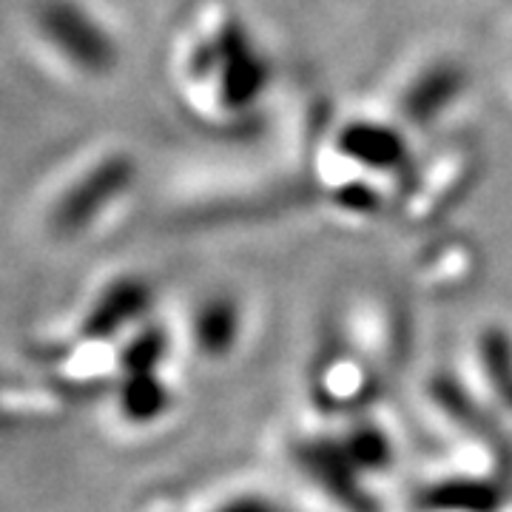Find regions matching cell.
Returning a JSON list of instances; mask_svg holds the SVG:
<instances>
[{"label": "cell", "mask_w": 512, "mask_h": 512, "mask_svg": "<svg viewBox=\"0 0 512 512\" xmlns=\"http://www.w3.org/2000/svg\"><path fill=\"white\" fill-rule=\"evenodd\" d=\"M134 183L131 157L111 154L94 163L80 180H74L52 208V228L60 237H74L86 231L111 202L126 194Z\"/></svg>", "instance_id": "2"}, {"label": "cell", "mask_w": 512, "mask_h": 512, "mask_svg": "<svg viewBox=\"0 0 512 512\" xmlns=\"http://www.w3.org/2000/svg\"><path fill=\"white\" fill-rule=\"evenodd\" d=\"M342 148L350 157H359L362 163L376 168H393L404 157V143L399 140V134L384 126H350L342 134Z\"/></svg>", "instance_id": "3"}, {"label": "cell", "mask_w": 512, "mask_h": 512, "mask_svg": "<svg viewBox=\"0 0 512 512\" xmlns=\"http://www.w3.org/2000/svg\"><path fill=\"white\" fill-rule=\"evenodd\" d=\"M456 77L450 72H441L433 74L430 80H424L419 86V92L413 94V114L421 117V114H427V111L439 109L441 103H447L450 100V94L456 92Z\"/></svg>", "instance_id": "4"}, {"label": "cell", "mask_w": 512, "mask_h": 512, "mask_svg": "<svg viewBox=\"0 0 512 512\" xmlns=\"http://www.w3.org/2000/svg\"><path fill=\"white\" fill-rule=\"evenodd\" d=\"M43 40L77 72L109 74L117 66V43L109 29L77 0H46L37 6Z\"/></svg>", "instance_id": "1"}]
</instances>
